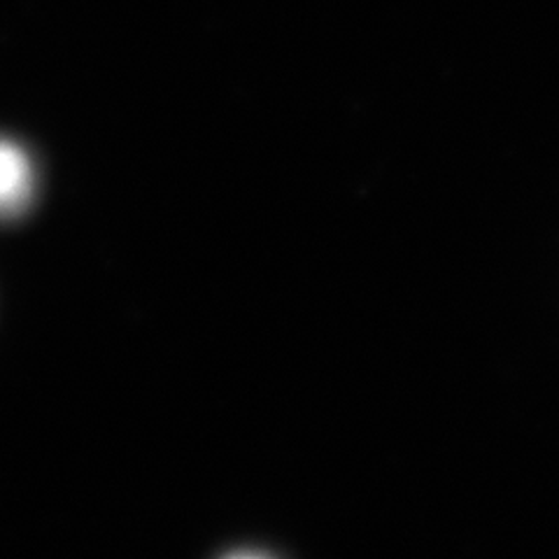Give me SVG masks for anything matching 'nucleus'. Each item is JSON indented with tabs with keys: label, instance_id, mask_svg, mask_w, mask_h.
Here are the masks:
<instances>
[{
	"label": "nucleus",
	"instance_id": "f257e3e1",
	"mask_svg": "<svg viewBox=\"0 0 559 559\" xmlns=\"http://www.w3.org/2000/svg\"><path fill=\"white\" fill-rule=\"evenodd\" d=\"M35 199L31 156L12 140L0 138V222L24 215Z\"/></svg>",
	"mask_w": 559,
	"mask_h": 559
}]
</instances>
